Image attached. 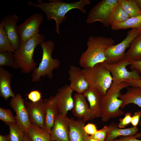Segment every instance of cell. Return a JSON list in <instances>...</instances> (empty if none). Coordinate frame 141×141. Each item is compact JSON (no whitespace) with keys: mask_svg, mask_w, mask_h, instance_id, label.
<instances>
[{"mask_svg":"<svg viewBox=\"0 0 141 141\" xmlns=\"http://www.w3.org/2000/svg\"><path fill=\"white\" fill-rule=\"evenodd\" d=\"M119 3L130 18L141 15V12L134 0H119Z\"/></svg>","mask_w":141,"mask_h":141,"instance_id":"cell-27","label":"cell"},{"mask_svg":"<svg viewBox=\"0 0 141 141\" xmlns=\"http://www.w3.org/2000/svg\"><path fill=\"white\" fill-rule=\"evenodd\" d=\"M45 37L38 33L21 43L19 48L14 53V59L22 73H28L36 68L37 63L33 57L36 47L45 41Z\"/></svg>","mask_w":141,"mask_h":141,"instance_id":"cell-4","label":"cell"},{"mask_svg":"<svg viewBox=\"0 0 141 141\" xmlns=\"http://www.w3.org/2000/svg\"><path fill=\"white\" fill-rule=\"evenodd\" d=\"M73 91L69 85H66L58 89V92L54 96L57 105L59 114L66 115L68 111L73 106L74 100L72 96Z\"/></svg>","mask_w":141,"mask_h":141,"instance_id":"cell-13","label":"cell"},{"mask_svg":"<svg viewBox=\"0 0 141 141\" xmlns=\"http://www.w3.org/2000/svg\"><path fill=\"white\" fill-rule=\"evenodd\" d=\"M129 86V84L125 81L116 85L111 86L105 95L102 97L101 117L103 121L107 122L124 114V111L120 109L123 101L119 97L121 90Z\"/></svg>","mask_w":141,"mask_h":141,"instance_id":"cell-3","label":"cell"},{"mask_svg":"<svg viewBox=\"0 0 141 141\" xmlns=\"http://www.w3.org/2000/svg\"><path fill=\"white\" fill-rule=\"evenodd\" d=\"M82 71L89 87L96 89L102 96H104L111 85L113 79L103 63L83 69Z\"/></svg>","mask_w":141,"mask_h":141,"instance_id":"cell-5","label":"cell"},{"mask_svg":"<svg viewBox=\"0 0 141 141\" xmlns=\"http://www.w3.org/2000/svg\"><path fill=\"white\" fill-rule=\"evenodd\" d=\"M9 141H22L24 136L25 133L16 124H9Z\"/></svg>","mask_w":141,"mask_h":141,"instance_id":"cell-31","label":"cell"},{"mask_svg":"<svg viewBox=\"0 0 141 141\" xmlns=\"http://www.w3.org/2000/svg\"><path fill=\"white\" fill-rule=\"evenodd\" d=\"M141 33V30L132 29L127 33L126 37L118 44L113 45L106 50L105 62L108 64L114 63L124 59L125 51L130 47L134 39Z\"/></svg>","mask_w":141,"mask_h":141,"instance_id":"cell-9","label":"cell"},{"mask_svg":"<svg viewBox=\"0 0 141 141\" xmlns=\"http://www.w3.org/2000/svg\"><path fill=\"white\" fill-rule=\"evenodd\" d=\"M86 141H99L96 139H95L92 137L88 135Z\"/></svg>","mask_w":141,"mask_h":141,"instance_id":"cell-45","label":"cell"},{"mask_svg":"<svg viewBox=\"0 0 141 141\" xmlns=\"http://www.w3.org/2000/svg\"><path fill=\"white\" fill-rule=\"evenodd\" d=\"M130 18V16L124 10L118 1V3L114 8L110 16L111 26L114 23L123 22Z\"/></svg>","mask_w":141,"mask_h":141,"instance_id":"cell-28","label":"cell"},{"mask_svg":"<svg viewBox=\"0 0 141 141\" xmlns=\"http://www.w3.org/2000/svg\"><path fill=\"white\" fill-rule=\"evenodd\" d=\"M131 87H137L141 88V78L136 79H129L125 81Z\"/></svg>","mask_w":141,"mask_h":141,"instance_id":"cell-39","label":"cell"},{"mask_svg":"<svg viewBox=\"0 0 141 141\" xmlns=\"http://www.w3.org/2000/svg\"><path fill=\"white\" fill-rule=\"evenodd\" d=\"M25 100L21 94L17 93L11 98L10 105L15 113L16 124L22 130L26 133L32 124L25 105Z\"/></svg>","mask_w":141,"mask_h":141,"instance_id":"cell-11","label":"cell"},{"mask_svg":"<svg viewBox=\"0 0 141 141\" xmlns=\"http://www.w3.org/2000/svg\"><path fill=\"white\" fill-rule=\"evenodd\" d=\"M113 141H141L136 138L134 135L125 136L119 139H115Z\"/></svg>","mask_w":141,"mask_h":141,"instance_id":"cell-40","label":"cell"},{"mask_svg":"<svg viewBox=\"0 0 141 141\" xmlns=\"http://www.w3.org/2000/svg\"><path fill=\"white\" fill-rule=\"evenodd\" d=\"M119 98L123 101L121 107L122 109L130 103L136 104L141 108V88L137 87H129L125 93L120 95Z\"/></svg>","mask_w":141,"mask_h":141,"instance_id":"cell-23","label":"cell"},{"mask_svg":"<svg viewBox=\"0 0 141 141\" xmlns=\"http://www.w3.org/2000/svg\"><path fill=\"white\" fill-rule=\"evenodd\" d=\"M131 113L128 112L126 113L124 117L120 118L119 122L118 125V127L121 128H124L126 126L131 123Z\"/></svg>","mask_w":141,"mask_h":141,"instance_id":"cell-34","label":"cell"},{"mask_svg":"<svg viewBox=\"0 0 141 141\" xmlns=\"http://www.w3.org/2000/svg\"><path fill=\"white\" fill-rule=\"evenodd\" d=\"M141 118V111L135 112L132 116L131 123L133 127H137L139 123L140 118Z\"/></svg>","mask_w":141,"mask_h":141,"instance_id":"cell-38","label":"cell"},{"mask_svg":"<svg viewBox=\"0 0 141 141\" xmlns=\"http://www.w3.org/2000/svg\"><path fill=\"white\" fill-rule=\"evenodd\" d=\"M40 45L42 50V57L38 67L33 71L31 81L33 82L40 81L42 76H47L49 78H52L53 77V70L59 68L61 64L59 60L52 57L55 46L53 41H45L41 43Z\"/></svg>","mask_w":141,"mask_h":141,"instance_id":"cell-6","label":"cell"},{"mask_svg":"<svg viewBox=\"0 0 141 141\" xmlns=\"http://www.w3.org/2000/svg\"><path fill=\"white\" fill-rule=\"evenodd\" d=\"M111 26L114 30L130 28L141 30V15L130 18L123 22L113 24Z\"/></svg>","mask_w":141,"mask_h":141,"instance_id":"cell-26","label":"cell"},{"mask_svg":"<svg viewBox=\"0 0 141 141\" xmlns=\"http://www.w3.org/2000/svg\"><path fill=\"white\" fill-rule=\"evenodd\" d=\"M43 20V16L41 13H36L17 26V31L21 43L39 33V27Z\"/></svg>","mask_w":141,"mask_h":141,"instance_id":"cell-10","label":"cell"},{"mask_svg":"<svg viewBox=\"0 0 141 141\" xmlns=\"http://www.w3.org/2000/svg\"><path fill=\"white\" fill-rule=\"evenodd\" d=\"M74 105L71 110L76 117L83 119L85 122L96 118L94 112L90 109L86 99L83 93H77L73 96Z\"/></svg>","mask_w":141,"mask_h":141,"instance_id":"cell-14","label":"cell"},{"mask_svg":"<svg viewBox=\"0 0 141 141\" xmlns=\"http://www.w3.org/2000/svg\"><path fill=\"white\" fill-rule=\"evenodd\" d=\"M84 129L87 134L90 135L91 136L95 134L98 130L95 124L90 123L85 125Z\"/></svg>","mask_w":141,"mask_h":141,"instance_id":"cell-36","label":"cell"},{"mask_svg":"<svg viewBox=\"0 0 141 141\" xmlns=\"http://www.w3.org/2000/svg\"><path fill=\"white\" fill-rule=\"evenodd\" d=\"M130 65V69L136 70L141 75V59L131 61V63Z\"/></svg>","mask_w":141,"mask_h":141,"instance_id":"cell-37","label":"cell"},{"mask_svg":"<svg viewBox=\"0 0 141 141\" xmlns=\"http://www.w3.org/2000/svg\"><path fill=\"white\" fill-rule=\"evenodd\" d=\"M141 12V0H134Z\"/></svg>","mask_w":141,"mask_h":141,"instance_id":"cell-43","label":"cell"},{"mask_svg":"<svg viewBox=\"0 0 141 141\" xmlns=\"http://www.w3.org/2000/svg\"><path fill=\"white\" fill-rule=\"evenodd\" d=\"M13 74L2 67H0V96L5 100L15 96L11 87Z\"/></svg>","mask_w":141,"mask_h":141,"instance_id":"cell-21","label":"cell"},{"mask_svg":"<svg viewBox=\"0 0 141 141\" xmlns=\"http://www.w3.org/2000/svg\"><path fill=\"white\" fill-rule=\"evenodd\" d=\"M119 0H102L90 10L86 23L90 24L99 21L105 27L111 26L110 19L113 11Z\"/></svg>","mask_w":141,"mask_h":141,"instance_id":"cell-7","label":"cell"},{"mask_svg":"<svg viewBox=\"0 0 141 141\" xmlns=\"http://www.w3.org/2000/svg\"><path fill=\"white\" fill-rule=\"evenodd\" d=\"M69 79L70 81L69 86L77 93H83L89 87L81 69L74 65L70 66L68 71Z\"/></svg>","mask_w":141,"mask_h":141,"instance_id":"cell-17","label":"cell"},{"mask_svg":"<svg viewBox=\"0 0 141 141\" xmlns=\"http://www.w3.org/2000/svg\"><path fill=\"white\" fill-rule=\"evenodd\" d=\"M108 126H105L102 128L98 130L94 134L90 136L93 138L99 141H105L107 134Z\"/></svg>","mask_w":141,"mask_h":141,"instance_id":"cell-33","label":"cell"},{"mask_svg":"<svg viewBox=\"0 0 141 141\" xmlns=\"http://www.w3.org/2000/svg\"><path fill=\"white\" fill-rule=\"evenodd\" d=\"M49 1V2H44L42 0H37V4L32 3L30 1L28 5L37 7L44 11L46 14L48 20H54L56 24L55 31L58 34L60 33V26L66 19V14L68 12L73 9H77L85 13L86 11L84 7L91 3L89 0H81L72 3L66 2L60 0Z\"/></svg>","mask_w":141,"mask_h":141,"instance_id":"cell-1","label":"cell"},{"mask_svg":"<svg viewBox=\"0 0 141 141\" xmlns=\"http://www.w3.org/2000/svg\"><path fill=\"white\" fill-rule=\"evenodd\" d=\"M115 43V40L111 38L101 36L90 37L87 43V48L80 57V65L84 69L105 62V51L114 45Z\"/></svg>","mask_w":141,"mask_h":141,"instance_id":"cell-2","label":"cell"},{"mask_svg":"<svg viewBox=\"0 0 141 141\" xmlns=\"http://www.w3.org/2000/svg\"><path fill=\"white\" fill-rule=\"evenodd\" d=\"M83 94L89 102V107L94 112L96 118L101 117L102 96L99 92L95 88L89 87Z\"/></svg>","mask_w":141,"mask_h":141,"instance_id":"cell-20","label":"cell"},{"mask_svg":"<svg viewBox=\"0 0 141 141\" xmlns=\"http://www.w3.org/2000/svg\"><path fill=\"white\" fill-rule=\"evenodd\" d=\"M104 66L110 72L113 79L111 86H114L129 79H136L141 78V75L135 70H128L126 67L130 65L131 61L124 59L118 62L108 64L105 62L103 63Z\"/></svg>","mask_w":141,"mask_h":141,"instance_id":"cell-8","label":"cell"},{"mask_svg":"<svg viewBox=\"0 0 141 141\" xmlns=\"http://www.w3.org/2000/svg\"><path fill=\"white\" fill-rule=\"evenodd\" d=\"M130 47L125 53L124 59L130 61L141 59V33L133 40Z\"/></svg>","mask_w":141,"mask_h":141,"instance_id":"cell-24","label":"cell"},{"mask_svg":"<svg viewBox=\"0 0 141 141\" xmlns=\"http://www.w3.org/2000/svg\"><path fill=\"white\" fill-rule=\"evenodd\" d=\"M107 134L105 141H113L117 137L122 136L133 135L138 131L137 127L127 128H121L114 122L111 123L108 126Z\"/></svg>","mask_w":141,"mask_h":141,"instance_id":"cell-22","label":"cell"},{"mask_svg":"<svg viewBox=\"0 0 141 141\" xmlns=\"http://www.w3.org/2000/svg\"><path fill=\"white\" fill-rule=\"evenodd\" d=\"M0 119L8 125L9 124H16V120L10 109L0 108Z\"/></svg>","mask_w":141,"mask_h":141,"instance_id":"cell-32","label":"cell"},{"mask_svg":"<svg viewBox=\"0 0 141 141\" xmlns=\"http://www.w3.org/2000/svg\"><path fill=\"white\" fill-rule=\"evenodd\" d=\"M26 133L32 141H51L50 134L34 124H32Z\"/></svg>","mask_w":141,"mask_h":141,"instance_id":"cell-25","label":"cell"},{"mask_svg":"<svg viewBox=\"0 0 141 141\" xmlns=\"http://www.w3.org/2000/svg\"><path fill=\"white\" fill-rule=\"evenodd\" d=\"M69 121L67 115H58L50 134L51 141H69Z\"/></svg>","mask_w":141,"mask_h":141,"instance_id":"cell-15","label":"cell"},{"mask_svg":"<svg viewBox=\"0 0 141 141\" xmlns=\"http://www.w3.org/2000/svg\"><path fill=\"white\" fill-rule=\"evenodd\" d=\"M0 141H9V135H0Z\"/></svg>","mask_w":141,"mask_h":141,"instance_id":"cell-41","label":"cell"},{"mask_svg":"<svg viewBox=\"0 0 141 141\" xmlns=\"http://www.w3.org/2000/svg\"><path fill=\"white\" fill-rule=\"evenodd\" d=\"M15 51L2 26L0 24V52Z\"/></svg>","mask_w":141,"mask_h":141,"instance_id":"cell-29","label":"cell"},{"mask_svg":"<svg viewBox=\"0 0 141 141\" xmlns=\"http://www.w3.org/2000/svg\"><path fill=\"white\" fill-rule=\"evenodd\" d=\"M85 122L82 119H70L69 141H86L89 135L84 130Z\"/></svg>","mask_w":141,"mask_h":141,"instance_id":"cell-19","label":"cell"},{"mask_svg":"<svg viewBox=\"0 0 141 141\" xmlns=\"http://www.w3.org/2000/svg\"><path fill=\"white\" fill-rule=\"evenodd\" d=\"M26 95L27 96V98L33 103L37 102L42 99L41 93L38 90L32 91Z\"/></svg>","mask_w":141,"mask_h":141,"instance_id":"cell-35","label":"cell"},{"mask_svg":"<svg viewBox=\"0 0 141 141\" xmlns=\"http://www.w3.org/2000/svg\"><path fill=\"white\" fill-rule=\"evenodd\" d=\"M19 19L18 17L16 15H9L3 18L0 24L5 32L15 50L19 48L21 43L17 30V23Z\"/></svg>","mask_w":141,"mask_h":141,"instance_id":"cell-16","label":"cell"},{"mask_svg":"<svg viewBox=\"0 0 141 141\" xmlns=\"http://www.w3.org/2000/svg\"><path fill=\"white\" fill-rule=\"evenodd\" d=\"M8 66L15 69L19 67L14 59V53L8 52H0V67Z\"/></svg>","mask_w":141,"mask_h":141,"instance_id":"cell-30","label":"cell"},{"mask_svg":"<svg viewBox=\"0 0 141 141\" xmlns=\"http://www.w3.org/2000/svg\"><path fill=\"white\" fill-rule=\"evenodd\" d=\"M45 110L44 130L50 134L56 119L59 114L58 108L54 96L44 99Z\"/></svg>","mask_w":141,"mask_h":141,"instance_id":"cell-18","label":"cell"},{"mask_svg":"<svg viewBox=\"0 0 141 141\" xmlns=\"http://www.w3.org/2000/svg\"><path fill=\"white\" fill-rule=\"evenodd\" d=\"M139 125L141 127V121L139 123ZM135 137L137 138H139L141 137V132L140 133H137L134 135Z\"/></svg>","mask_w":141,"mask_h":141,"instance_id":"cell-44","label":"cell"},{"mask_svg":"<svg viewBox=\"0 0 141 141\" xmlns=\"http://www.w3.org/2000/svg\"><path fill=\"white\" fill-rule=\"evenodd\" d=\"M22 141H32L26 133H25Z\"/></svg>","mask_w":141,"mask_h":141,"instance_id":"cell-42","label":"cell"},{"mask_svg":"<svg viewBox=\"0 0 141 141\" xmlns=\"http://www.w3.org/2000/svg\"><path fill=\"white\" fill-rule=\"evenodd\" d=\"M25 104L31 123L44 130L45 110L44 101L41 99L36 103L26 101Z\"/></svg>","mask_w":141,"mask_h":141,"instance_id":"cell-12","label":"cell"}]
</instances>
